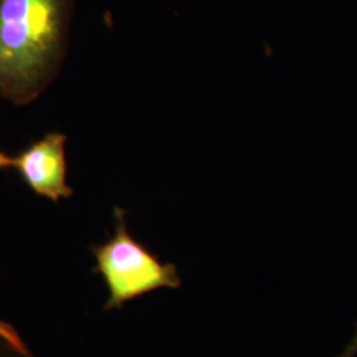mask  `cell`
Here are the masks:
<instances>
[{
    "label": "cell",
    "mask_w": 357,
    "mask_h": 357,
    "mask_svg": "<svg viewBox=\"0 0 357 357\" xmlns=\"http://www.w3.org/2000/svg\"><path fill=\"white\" fill-rule=\"evenodd\" d=\"M73 0H0V98L33 102L64 60Z\"/></svg>",
    "instance_id": "cell-1"
},
{
    "label": "cell",
    "mask_w": 357,
    "mask_h": 357,
    "mask_svg": "<svg viewBox=\"0 0 357 357\" xmlns=\"http://www.w3.org/2000/svg\"><path fill=\"white\" fill-rule=\"evenodd\" d=\"M113 237L93 249L96 270L103 278L109 298L106 311L119 310L128 302L160 289H178L181 280L174 264H163L132 237L126 212L114 209Z\"/></svg>",
    "instance_id": "cell-2"
},
{
    "label": "cell",
    "mask_w": 357,
    "mask_h": 357,
    "mask_svg": "<svg viewBox=\"0 0 357 357\" xmlns=\"http://www.w3.org/2000/svg\"><path fill=\"white\" fill-rule=\"evenodd\" d=\"M66 137L50 132L26 151L13 158V167L38 196L59 202L69 199L73 190L66 183Z\"/></svg>",
    "instance_id": "cell-3"
},
{
    "label": "cell",
    "mask_w": 357,
    "mask_h": 357,
    "mask_svg": "<svg viewBox=\"0 0 357 357\" xmlns=\"http://www.w3.org/2000/svg\"><path fill=\"white\" fill-rule=\"evenodd\" d=\"M0 357H38L15 326L0 318Z\"/></svg>",
    "instance_id": "cell-4"
},
{
    "label": "cell",
    "mask_w": 357,
    "mask_h": 357,
    "mask_svg": "<svg viewBox=\"0 0 357 357\" xmlns=\"http://www.w3.org/2000/svg\"><path fill=\"white\" fill-rule=\"evenodd\" d=\"M337 357H357V327L352 340L345 347L344 352Z\"/></svg>",
    "instance_id": "cell-5"
},
{
    "label": "cell",
    "mask_w": 357,
    "mask_h": 357,
    "mask_svg": "<svg viewBox=\"0 0 357 357\" xmlns=\"http://www.w3.org/2000/svg\"><path fill=\"white\" fill-rule=\"evenodd\" d=\"M13 167V158L0 151V171Z\"/></svg>",
    "instance_id": "cell-6"
}]
</instances>
